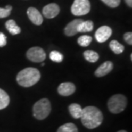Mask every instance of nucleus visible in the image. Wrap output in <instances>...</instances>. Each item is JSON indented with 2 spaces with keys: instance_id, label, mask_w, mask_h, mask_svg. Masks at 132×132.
<instances>
[{
  "instance_id": "1",
  "label": "nucleus",
  "mask_w": 132,
  "mask_h": 132,
  "mask_svg": "<svg viewBox=\"0 0 132 132\" xmlns=\"http://www.w3.org/2000/svg\"><path fill=\"white\" fill-rule=\"evenodd\" d=\"M80 118L81 123L85 127L89 129H93L98 127L102 123L104 116L99 109L90 106L82 109V113Z\"/></svg>"
},
{
  "instance_id": "2",
  "label": "nucleus",
  "mask_w": 132,
  "mask_h": 132,
  "mask_svg": "<svg viewBox=\"0 0 132 132\" xmlns=\"http://www.w3.org/2000/svg\"><path fill=\"white\" fill-rule=\"evenodd\" d=\"M40 79V73L35 68H27L21 71L16 76L19 85L24 87H29L35 85Z\"/></svg>"
},
{
  "instance_id": "3",
  "label": "nucleus",
  "mask_w": 132,
  "mask_h": 132,
  "mask_svg": "<svg viewBox=\"0 0 132 132\" xmlns=\"http://www.w3.org/2000/svg\"><path fill=\"white\" fill-rule=\"evenodd\" d=\"M52 110L51 103L47 98H42L33 106V115L38 120H44L49 115Z\"/></svg>"
},
{
  "instance_id": "4",
  "label": "nucleus",
  "mask_w": 132,
  "mask_h": 132,
  "mask_svg": "<svg viewBox=\"0 0 132 132\" xmlns=\"http://www.w3.org/2000/svg\"><path fill=\"white\" fill-rule=\"evenodd\" d=\"M126 106L127 99L123 95H114L108 101L109 110L113 114L120 113L126 109Z\"/></svg>"
},
{
  "instance_id": "5",
  "label": "nucleus",
  "mask_w": 132,
  "mask_h": 132,
  "mask_svg": "<svg viewBox=\"0 0 132 132\" xmlns=\"http://www.w3.org/2000/svg\"><path fill=\"white\" fill-rule=\"evenodd\" d=\"M72 14L77 16L85 15L90 11V2L89 0H74L71 6Z\"/></svg>"
},
{
  "instance_id": "6",
  "label": "nucleus",
  "mask_w": 132,
  "mask_h": 132,
  "mask_svg": "<svg viewBox=\"0 0 132 132\" xmlns=\"http://www.w3.org/2000/svg\"><path fill=\"white\" fill-rule=\"evenodd\" d=\"M27 57L30 61L34 62H41L45 60L46 54L41 48L32 47L27 51Z\"/></svg>"
},
{
  "instance_id": "7",
  "label": "nucleus",
  "mask_w": 132,
  "mask_h": 132,
  "mask_svg": "<svg viewBox=\"0 0 132 132\" xmlns=\"http://www.w3.org/2000/svg\"><path fill=\"white\" fill-rule=\"evenodd\" d=\"M112 34V29L108 26H102L95 33V38L99 43L106 42Z\"/></svg>"
},
{
  "instance_id": "8",
  "label": "nucleus",
  "mask_w": 132,
  "mask_h": 132,
  "mask_svg": "<svg viewBox=\"0 0 132 132\" xmlns=\"http://www.w3.org/2000/svg\"><path fill=\"white\" fill-rule=\"evenodd\" d=\"M60 11V7L55 3H51L46 5L43 9V15L46 19H54L59 14Z\"/></svg>"
},
{
  "instance_id": "9",
  "label": "nucleus",
  "mask_w": 132,
  "mask_h": 132,
  "mask_svg": "<svg viewBox=\"0 0 132 132\" xmlns=\"http://www.w3.org/2000/svg\"><path fill=\"white\" fill-rule=\"evenodd\" d=\"M27 15L29 20L35 25H41L43 21V18L39 10L35 7H29L27 10Z\"/></svg>"
},
{
  "instance_id": "10",
  "label": "nucleus",
  "mask_w": 132,
  "mask_h": 132,
  "mask_svg": "<svg viewBox=\"0 0 132 132\" xmlns=\"http://www.w3.org/2000/svg\"><path fill=\"white\" fill-rule=\"evenodd\" d=\"M75 91V85L71 82H64L60 84L58 87V93L62 96H69Z\"/></svg>"
},
{
  "instance_id": "11",
  "label": "nucleus",
  "mask_w": 132,
  "mask_h": 132,
  "mask_svg": "<svg viewBox=\"0 0 132 132\" xmlns=\"http://www.w3.org/2000/svg\"><path fill=\"white\" fill-rule=\"evenodd\" d=\"M113 69V63L110 61H106L99 66L95 71V75L97 77H102L107 75Z\"/></svg>"
},
{
  "instance_id": "12",
  "label": "nucleus",
  "mask_w": 132,
  "mask_h": 132,
  "mask_svg": "<svg viewBox=\"0 0 132 132\" xmlns=\"http://www.w3.org/2000/svg\"><path fill=\"white\" fill-rule=\"evenodd\" d=\"M83 20L81 19H74L68 24L64 29V32L67 36H73L78 33L79 25Z\"/></svg>"
},
{
  "instance_id": "13",
  "label": "nucleus",
  "mask_w": 132,
  "mask_h": 132,
  "mask_svg": "<svg viewBox=\"0 0 132 132\" xmlns=\"http://www.w3.org/2000/svg\"><path fill=\"white\" fill-rule=\"evenodd\" d=\"M5 27H6V29L8 30V32L13 35H19L21 32V28L16 24L15 21L13 19H10L7 21H6Z\"/></svg>"
},
{
  "instance_id": "14",
  "label": "nucleus",
  "mask_w": 132,
  "mask_h": 132,
  "mask_svg": "<svg viewBox=\"0 0 132 132\" xmlns=\"http://www.w3.org/2000/svg\"><path fill=\"white\" fill-rule=\"evenodd\" d=\"M69 112L71 116L75 119H79L81 118V115L82 113V108L79 104H72L68 107Z\"/></svg>"
},
{
  "instance_id": "15",
  "label": "nucleus",
  "mask_w": 132,
  "mask_h": 132,
  "mask_svg": "<svg viewBox=\"0 0 132 132\" xmlns=\"http://www.w3.org/2000/svg\"><path fill=\"white\" fill-rule=\"evenodd\" d=\"M93 22L92 21H82L79 25L78 32H87L93 29Z\"/></svg>"
},
{
  "instance_id": "16",
  "label": "nucleus",
  "mask_w": 132,
  "mask_h": 132,
  "mask_svg": "<svg viewBox=\"0 0 132 132\" xmlns=\"http://www.w3.org/2000/svg\"><path fill=\"white\" fill-rule=\"evenodd\" d=\"M10 104V97L7 93L0 88V110L5 109Z\"/></svg>"
},
{
  "instance_id": "17",
  "label": "nucleus",
  "mask_w": 132,
  "mask_h": 132,
  "mask_svg": "<svg viewBox=\"0 0 132 132\" xmlns=\"http://www.w3.org/2000/svg\"><path fill=\"white\" fill-rule=\"evenodd\" d=\"M109 47L111 48V50L116 54H120L121 53H123L124 51V46L121 43L117 41V40H112L109 43Z\"/></svg>"
},
{
  "instance_id": "18",
  "label": "nucleus",
  "mask_w": 132,
  "mask_h": 132,
  "mask_svg": "<svg viewBox=\"0 0 132 132\" xmlns=\"http://www.w3.org/2000/svg\"><path fill=\"white\" fill-rule=\"evenodd\" d=\"M84 57L87 61L90 62H95L99 58L98 54L92 50H87L84 52Z\"/></svg>"
},
{
  "instance_id": "19",
  "label": "nucleus",
  "mask_w": 132,
  "mask_h": 132,
  "mask_svg": "<svg viewBox=\"0 0 132 132\" xmlns=\"http://www.w3.org/2000/svg\"><path fill=\"white\" fill-rule=\"evenodd\" d=\"M57 132H78V128L72 123H65L57 129Z\"/></svg>"
},
{
  "instance_id": "20",
  "label": "nucleus",
  "mask_w": 132,
  "mask_h": 132,
  "mask_svg": "<svg viewBox=\"0 0 132 132\" xmlns=\"http://www.w3.org/2000/svg\"><path fill=\"white\" fill-rule=\"evenodd\" d=\"M92 40H93V38L91 36L82 35L78 38V43L79 46H82V47H87L90 45V43L92 42Z\"/></svg>"
},
{
  "instance_id": "21",
  "label": "nucleus",
  "mask_w": 132,
  "mask_h": 132,
  "mask_svg": "<svg viewBox=\"0 0 132 132\" xmlns=\"http://www.w3.org/2000/svg\"><path fill=\"white\" fill-rule=\"evenodd\" d=\"M49 57L51 60L54 62H61L63 60V55L60 52H57V51H52L50 53Z\"/></svg>"
},
{
  "instance_id": "22",
  "label": "nucleus",
  "mask_w": 132,
  "mask_h": 132,
  "mask_svg": "<svg viewBox=\"0 0 132 132\" xmlns=\"http://www.w3.org/2000/svg\"><path fill=\"white\" fill-rule=\"evenodd\" d=\"M12 6L7 5L5 8L0 7V19H4L6 17H8L12 11Z\"/></svg>"
},
{
  "instance_id": "23",
  "label": "nucleus",
  "mask_w": 132,
  "mask_h": 132,
  "mask_svg": "<svg viewBox=\"0 0 132 132\" xmlns=\"http://www.w3.org/2000/svg\"><path fill=\"white\" fill-rule=\"evenodd\" d=\"M101 1L104 4H106L112 8L117 7L120 4V0H101Z\"/></svg>"
},
{
  "instance_id": "24",
  "label": "nucleus",
  "mask_w": 132,
  "mask_h": 132,
  "mask_svg": "<svg viewBox=\"0 0 132 132\" xmlns=\"http://www.w3.org/2000/svg\"><path fill=\"white\" fill-rule=\"evenodd\" d=\"M7 44V37L4 33L0 32V47H4Z\"/></svg>"
},
{
  "instance_id": "25",
  "label": "nucleus",
  "mask_w": 132,
  "mask_h": 132,
  "mask_svg": "<svg viewBox=\"0 0 132 132\" xmlns=\"http://www.w3.org/2000/svg\"><path fill=\"white\" fill-rule=\"evenodd\" d=\"M124 40L129 45H132V33L131 32L125 33L124 35Z\"/></svg>"
},
{
  "instance_id": "26",
  "label": "nucleus",
  "mask_w": 132,
  "mask_h": 132,
  "mask_svg": "<svg viewBox=\"0 0 132 132\" xmlns=\"http://www.w3.org/2000/svg\"><path fill=\"white\" fill-rule=\"evenodd\" d=\"M126 1V4L128 7H132V0H125Z\"/></svg>"
},
{
  "instance_id": "27",
  "label": "nucleus",
  "mask_w": 132,
  "mask_h": 132,
  "mask_svg": "<svg viewBox=\"0 0 132 132\" xmlns=\"http://www.w3.org/2000/svg\"><path fill=\"white\" fill-rule=\"evenodd\" d=\"M118 132H127L126 131H124V130H121V131H119Z\"/></svg>"
},
{
  "instance_id": "28",
  "label": "nucleus",
  "mask_w": 132,
  "mask_h": 132,
  "mask_svg": "<svg viewBox=\"0 0 132 132\" xmlns=\"http://www.w3.org/2000/svg\"><path fill=\"white\" fill-rule=\"evenodd\" d=\"M44 65H45V64H44V63L43 62V63H42V66H44Z\"/></svg>"
}]
</instances>
